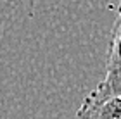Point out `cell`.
Returning a JSON list of instances; mask_svg holds the SVG:
<instances>
[{
    "label": "cell",
    "instance_id": "6da1fadb",
    "mask_svg": "<svg viewBox=\"0 0 121 119\" xmlns=\"http://www.w3.org/2000/svg\"><path fill=\"white\" fill-rule=\"evenodd\" d=\"M112 97H121V0L116 9V19L111 31V43H109L107 61H106V73L95 88L86 98L93 102L107 100Z\"/></svg>",
    "mask_w": 121,
    "mask_h": 119
},
{
    "label": "cell",
    "instance_id": "7a4b0ae2",
    "mask_svg": "<svg viewBox=\"0 0 121 119\" xmlns=\"http://www.w3.org/2000/svg\"><path fill=\"white\" fill-rule=\"evenodd\" d=\"M76 119H121V97L93 102L85 97L76 111Z\"/></svg>",
    "mask_w": 121,
    "mask_h": 119
}]
</instances>
